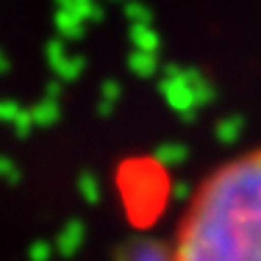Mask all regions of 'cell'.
I'll return each mask as SVG.
<instances>
[{
    "label": "cell",
    "instance_id": "obj_1",
    "mask_svg": "<svg viewBox=\"0 0 261 261\" xmlns=\"http://www.w3.org/2000/svg\"><path fill=\"white\" fill-rule=\"evenodd\" d=\"M172 261H261V147L220 164L197 184Z\"/></svg>",
    "mask_w": 261,
    "mask_h": 261
}]
</instances>
